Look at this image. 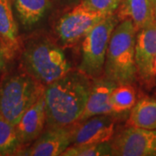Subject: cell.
<instances>
[{
    "mask_svg": "<svg viewBox=\"0 0 156 156\" xmlns=\"http://www.w3.org/2000/svg\"><path fill=\"white\" fill-rule=\"evenodd\" d=\"M92 83L81 71H69L44 86L46 124L49 128L77 123L83 112Z\"/></svg>",
    "mask_w": 156,
    "mask_h": 156,
    "instance_id": "1",
    "label": "cell"
},
{
    "mask_svg": "<svg viewBox=\"0 0 156 156\" xmlns=\"http://www.w3.org/2000/svg\"><path fill=\"white\" fill-rule=\"evenodd\" d=\"M52 2H56L60 5H72L76 3L78 0H51Z\"/></svg>",
    "mask_w": 156,
    "mask_h": 156,
    "instance_id": "22",
    "label": "cell"
},
{
    "mask_svg": "<svg viewBox=\"0 0 156 156\" xmlns=\"http://www.w3.org/2000/svg\"><path fill=\"white\" fill-rule=\"evenodd\" d=\"M51 5V0H14L17 17L24 27H31L41 21Z\"/></svg>",
    "mask_w": 156,
    "mask_h": 156,
    "instance_id": "15",
    "label": "cell"
},
{
    "mask_svg": "<svg viewBox=\"0 0 156 156\" xmlns=\"http://www.w3.org/2000/svg\"><path fill=\"white\" fill-rule=\"evenodd\" d=\"M118 84L104 78L97 79L92 83L86 106L77 123L82 122L90 117L100 115L113 114L110 103L112 91Z\"/></svg>",
    "mask_w": 156,
    "mask_h": 156,
    "instance_id": "12",
    "label": "cell"
},
{
    "mask_svg": "<svg viewBox=\"0 0 156 156\" xmlns=\"http://www.w3.org/2000/svg\"><path fill=\"white\" fill-rule=\"evenodd\" d=\"M26 73L43 85H48L71 70V64L60 47L43 37L30 41L22 54Z\"/></svg>",
    "mask_w": 156,
    "mask_h": 156,
    "instance_id": "3",
    "label": "cell"
},
{
    "mask_svg": "<svg viewBox=\"0 0 156 156\" xmlns=\"http://www.w3.org/2000/svg\"><path fill=\"white\" fill-rule=\"evenodd\" d=\"M46 124L44 91L29 108L16 124L17 136L21 145L37 140L43 133Z\"/></svg>",
    "mask_w": 156,
    "mask_h": 156,
    "instance_id": "11",
    "label": "cell"
},
{
    "mask_svg": "<svg viewBox=\"0 0 156 156\" xmlns=\"http://www.w3.org/2000/svg\"><path fill=\"white\" fill-rule=\"evenodd\" d=\"M113 155L156 156V129L129 127L112 141Z\"/></svg>",
    "mask_w": 156,
    "mask_h": 156,
    "instance_id": "7",
    "label": "cell"
},
{
    "mask_svg": "<svg viewBox=\"0 0 156 156\" xmlns=\"http://www.w3.org/2000/svg\"><path fill=\"white\" fill-rule=\"evenodd\" d=\"M122 0H82L81 4L90 11L111 15L118 9Z\"/></svg>",
    "mask_w": 156,
    "mask_h": 156,
    "instance_id": "20",
    "label": "cell"
},
{
    "mask_svg": "<svg viewBox=\"0 0 156 156\" xmlns=\"http://www.w3.org/2000/svg\"><path fill=\"white\" fill-rule=\"evenodd\" d=\"M106 17L107 15L90 11L80 3L58 20L56 34L62 44H75Z\"/></svg>",
    "mask_w": 156,
    "mask_h": 156,
    "instance_id": "6",
    "label": "cell"
},
{
    "mask_svg": "<svg viewBox=\"0 0 156 156\" xmlns=\"http://www.w3.org/2000/svg\"><path fill=\"white\" fill-rule=\"evenodd\" d=\"M156 56V22L140 29L135 38V65L137 75L143 80L152 78L151 68Z\"/></svg>",
    "mask_w": 156,
    "mask_h": 156,
    "instance_id": "10",
    "label": "cell"
},
{
    "mask_svg": "<svg viewBox=\"0 0 156 156\" xmlns=\"http://www.w3.org/2000/svg\"><path fill=\"white\" fill-rule=\"evenodd\" d=\"M129 127L156 129V99L143 98L135 103L128 121Z\"/></svg>",
    "mask_w": 156,
    "mask_h": 156,
    "instance_id": "16",
    "label": "cell"
},
{
    "mask_svg": "<svg viewBox=\"0 0 156 156\" xmlns=\"http://www.w3.org/2000/svg\"><path fill=\"white\" fill-rule=\"evenodd\" d=\"M74 127L49 128L39 135L28 148L19 150L16 155L23 156H57L72 144Z\"/></svg>",
    "mask_w": 156,
    "mask_h": 156,
    "instance_id": "8",
    "label": "cell"
},
{
    "mask_svg": "<svg viewBox=\"0 0 156 156\" xmlns=\"http://www.w3.org/2000/svg\"><path fill=\"white\" fill-rule=\"evenodd\" d=\"M0 45L11 58L19 48L17 22L13 16L11 0H0Z\"/></svg>",
    "mask_w": 156,
    "mask_h": 156,
    "instance_id": "14",
    "label": "cell"
},
{
    "mask_svg": "<svg viewBox=\"0 0 156 156\" xmlns=\"http://www.w3.org/2000/svg\"><path fill=\"white\" fill-rule=\"evenodd\" d=\"M113 155L112 145L109 141L86 145L69 146L62 156H108Z\"/></svg>",
    "mask_w": 156,
    "mask_h": 156,
    "instance_id": "19",
    "label": "cell"
},
{
    "mask_svg": "<svg viewBox=\"0 0 156 156\" xmlns=\"http://www.w3.org/2000/svg\"><path fill=\"white\" fill-rule=\"evenodd\" d=\"M112 111L120 114L131 110L136 103L135 89L131 84H118L110 96Z\"/></svg>",
    "mask_w": 156,
    "mask_h": 156,
    "instance_id": "18",
    "label": "cell"
},
{
    "mask_svg": "<svg viewBox=\"0 0 156 156\" xmlns=\"http://www.w3.org/2000/svg\"><path fill=\"white\" fill-rule=\"evenodd\" d=\"M44 91V86L28 73L10 76L0 83V115L16 126Z\"/></svg>",
    "mask_w": 156,
    "mask_h": 156,
    "instance_id": "4",
    "label": "cell"
},
{
    "mask_svg": "<svg viewBox=\"0 0 156 156\" xmlns=\"http://www.w3.org/2000/svg\"><path fill=\"white\" fill-rule=\"evenodd\" d=\"M154 19L156 22V0H154Z\"/></svg>",
    "mask_w": 156,
    "mask_h": 156,
    "instance_id": "24",
    "label": "cell"
},
{
    "mask_svg": "<svg viewBox=\"0 0 156 156\" xmlns=\"http://www.w3.org/2000/svg\"><path fill=\"white\" fill-rule=\"evenodd\" d=\"M117 23V17H115L114 14L108 15L86 35L82 44V60L79 71L92 78L98 77L101 75L104 70L110 37Z\"/></svg>",
    "mask_w": 156,
    "mask_h": 156,
    "instance_id": "5",
    "label": "cell"
},
{
    "mask_svg": "<svg viewBox=\"0 0 156 156\" xmlns=\"http://www.w3.org/2000/svg\"><path fill=\"white\" fill-rule=\"evenodd\" d=\"M21 146L16 126L0 115V156L16 155Z\"/></svg>",
    "mask_w": 156,
    "mask_h": 156,
    "instance_id": "17",
    "label": "cell"
},
{
    "mask_svg": "<svg viewBox=\"0 0 156 156\" xmlns=\"http://www.w3.org/2000/svg\"><path fill=\"white\" fill-rule=\"evenodd\" d=\"M137 30L130 20H123L112 32L107 50L104 73L116 84L133 83L137 76L135 38Z\"/></svg>",
    "mask_w": 156,
    "mask_h": 156,
    "instance_id": "2",
    "label": "cell"
},
{
    "mask_svg": "<svg viewBox=\"0 0 156 156\" xmlns=\"http://www.w3.org/2000/svg\"><path fill=\"white\" fill-rule=\"evenodd\" d=\"M6 59H7V56H6L5 52L3 49V47L0 45V72L4 69V68L5 66Z\"/></svg>",
    "mask_w": 156,
    "mask_h": 156,
    "instance_id": "21",
    "label": "cell"
},
{
    "mask_svg": "<svg viewBox=\"0 0 156 156\" xmlns=\"http://www.w3.org/2000/svg\"><path fill=\"white\" fill-rule=\"evenodd\" d=\"M116 11L118 20H130L137 31L155 23L154 0H122Z\"/></svg>",
    "mask_w": 156,
    "mask_h": 156,
    "instance_id": "13",
    "label": "cell"
},
{
    "mask_svg": "<svg viewBox=\"0 0 156 156\" xmlns=\"http://www.w3.org/2000/svg\"><path fill=\"white\" fill-rule=\"evenodd\" d=\"M78 124L74 127L73 146L109 141L115 134V122L110 114L92 116Z\"/></svg>",
    "mask_w": 156,
    "mask_h": 156,
    "instance_id": "9",
    "label": "cell"
},
{
    "mask_svg": "<svg viewBox=\"0 0 156 156\" xmlns=\"http://www.w3.org/2000/svg\"><path fill=\"white\" fill-rule=\"evenodd\" d=\"M151 76L152 77L155 76H156V56L153 61V63H152V68H151Z\"/></svg>",
    "mask_w": 156,
    "mask_h": 156,
    "instance_id": "23",
    "label": "cell"
}]
</instances>
